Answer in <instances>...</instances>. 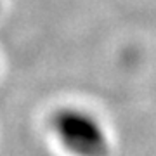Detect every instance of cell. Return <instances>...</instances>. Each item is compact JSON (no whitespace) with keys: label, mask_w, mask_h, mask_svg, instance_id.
I'll use <instances>...</instances> for the list:
<instances>
[{"label":"cell","mask_w":156,"mask_h":156,"mask_svg":"<svg viewBox=\"0 0 156 156\" xmlns=\"http://www.w3.org/2000/svg\"><path fill=\"white\" fill-rule=\"evenodd\" d=\"M50 125L64 147L76 156H108L109 142L102 127L89 113L62 108L50 120Z\"/></svg>","instance_id":"1"}]
</instances>
